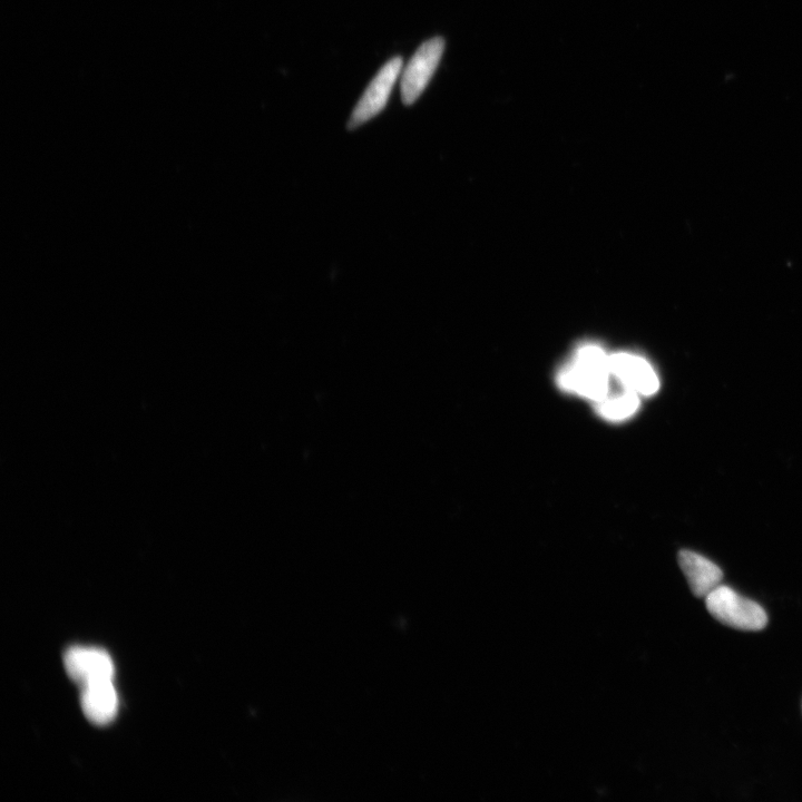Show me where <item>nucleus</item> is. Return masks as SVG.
I'll list each match as a JSON object with an SVG mask.
<instances>
[{
  "label": "nucleus",
  "instance_id": "nucleus-9",
  "mask_svg": "<svg viewBox=\"0 0 802 802\" xmlns=\"http://www.w3.org/2000/svg\"><path fill=\"white\" fill-rule=\"evenodd\" d=\"M640 395L622 386L620 390L612 391L596 404V412L611 422H622L632 417L640 408Z\"/></svg>",
  "mask_w": 802,
  "mask_h": 802
},
{
  "label": "nucleus",
  "instance_id": "nucleus-7",
  "mask_svg": "<svg viewBox=\"0 0 802 802\" xmlns=\"http://www.w3.org/2000/svg\"><path fill=\"white\" fill-rule=\"evenodd\" d=\"M81 704L88 720L97 726L109 725L119 709V696L113 680L95 682L82 687Z\"/></svg>",
  "mask_w": 802,
  "mask_h": 802
},
{
  "label": "nucleus",
  "instance_id": "nucleus-8",
  "mask_svg": "<svg viewBox=\"0 0 802 802\" xmlns=\"http://www.w3.org/2000/svg\"><path fill=\"white\" fill-rule=\"evenodd\" d=\"M679 564L686 575L691 591L699 599L707 596L721 585L723 573L718 565L698 553L681 551Z\"/></svg>",
  "mask_w": 802,
  "mask_h": 802
},
{
  "label": "nucleus",
  "instance_id": "nucleus-3",
  "mask_svg": "<svg viewBox=\"0 0 802 802\" xmlns=\"http://www.w3.org/2000/svg\"><path fill=\"white\" fill-rule=\"evenodd\" d=\"M445 50L442 37L429 39L412 57L401 76V97L406 105L414 104L435 74Z\"/></svg>",
  "mask_w": 802,
  "mask_h": 802
},
{
  "label": "nucleus",
  "instance_id": "nucleus-2",
  "mask_svg": "<svg viewBox=\"0 0 802 802\" xmlns=\"http://www.w3.org/2000/svg\"><path fill=\"white\" fill-rule=\"evenodd\" d=\"M706 605L713 618L732 629L761 631L767 627L766 611L728 586L720 585L712 591L706 598Z\"/></svg>",
  "mask_w": 802,
  "mask_h": 802
},
{
  "label": "nucleus",
  "instance_id": "nucleus-5",
  "mask_svg": "<svg viewBox=\"0 0 802 802\" xmlns=\"http://www.w3.org/2000/svg\"><path fill=\"white\" fill-rule=\"evenodd\" d=\"M64 664L68 676L80 684L111 681L115 676V667L110 654L101 649L73 647L65 653Z\"/></svg>",
  "mask_w": 802,
  "mask_h": 802
},
{
  "label": "nucleus",
  "instance_id": "nucleus-6",
  "mask_svg": "<svg viewBox=\"0 0 802 802\" xmlns=\"http://www.w3.org/2000/svg\"><path fill=\"white\" fill-rule=\"evenodd\" d=\"M611 375L619 383L640 396L650 397L658 393L660 380L653 367L642 357L619 352L610 356Z\"/></svg>",
  "mask_w": 802,
  "mask_h": 802
},
{
  "label": "nucleus",
  "instance_id": "nucleus-4",
  "mask_svg": "<svg viewBox=\"0 0 802 802\" xmlns=\"http://www.w3.org/2000/svg\"><path fill=\"white\" fill-rule=\"evenodd\" d=\"M401 68H403V58L401 57L393 58L381 68L351 115L349 122L351 129L363 125L385 109L391 91L401 73Z\"/></svg>",
  "mask_w": 802,
  "mask_h": 802
},
{
  "label": "nucleus",
  "instance_id": "nucleus-1",
  "mask_svg": "<svg viewBox=\"0 0 802 802\" xmlns=\"http://www.w3.org/2000/svg\"><path fill=\"white\" fill-rule=\"evenodd\" d=\"M609 359L599 346H581L557 375V384L567 393L598 403L611 389Z\"/></svg>",
  "mask_w": 802,
  "mask_h": 802
}]
</instances>
